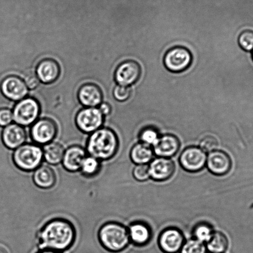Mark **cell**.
Instances as JSON below:
<instances>
[{"label":"cell","instance_id":"cell-23","mask_svg":"<svg viewBox=\"0 0 253 253\" xmlns=\"http://www.w3.org/2000/svg\"><path fill=\"white\" fill-rule=\"evenodd\" d=\"M43 159L46 163L56 166L61 163L65 149L59 142H51L42 147Z\"/></svg>","mask_w":253,"mask_h":253},{"label":"cell","instance_id":"cell-33","mask_svg":"<svg viewBox=\"0 0 253 253\" xmlns=\"http://www.w3.org/2000/svg\"><path fill=\"white\" fill-rule=\"evenodd\" d=\"M13 121V112L10 109L6 108L0 109V126H8Z\"/></svg>","mask_w":253,"mask_h":253},{"label":"cell","instance_id":"cell-18","mask_svg":"<svg viewBox=\"0 0 253 253\" xmlns=\"http://www.w3.org/2000/svg\"><path fill=\"white\" fill-rule=\"evenodd\" d=\"M79 101L87 107H95L101 104L103 94L101 89L95 84H84L78 90Z\"/></svg>","mask_w":253,"mask_h":253},{"label":"cell","instance_id":"cell-28","mask_svg":"<svg viewBox=\"0 0 253 253\" xmlns=\"http://www.w3.org/2000/svg\"><path fill=\"white\" fill-rule=\"evenodd\" d=\"M158 131L154 127H146L142 130L139 134L140 141L142 143L153 146L159 138Z\"/></svg>","mask_w":253,"mask_h":253},{"label":"cell","instance_id":"cell-1","mask_svg":"<svg viewBox=\"0 0 253 253\" xmlns=\"http://www.w3.org/2000/svg\"><path fill=\"white\" fill-rule=\"evenodd\" d=\"M76 231L72 223L65 218H53L44 224L37 233L40 250H49L62 252L75 242Z\"/></svg>","mask_w":253,"mask_h":253},{"label":"cell","instance_id":"cell-31","mask_svg":"<svg viewBox=\"0 0 253 253\" xmlns=\"http://www.w3.org/2000/svg\"><path fill=\"white\" fill-rule=\"evenodd\" d=\"M132 175L137 181H145L150 177L149 167L148 164L136 165L132 171Z\"/></svg>","mask_w":253,"mask_h":253},{"label":"cell","instance_id":"cell-27","mask_svg":"<svg viewBox=\"0 0 253 253\" xmlns=\"http://www.w3.org/2000/svg\"><path fill=\"white\" fill-rule=\"evenodd\" d=\"M180 253H207V248H206L205 243L200 242V241L191 238V239L186 240L183 245L180 252Z\"/></svg>","mask_w":253,"mask_h":253},{"label":"cell","instance_id":"cell-15","mask_svg":"<svg viewBox=\"0 0 253 253\" xmlns=\"http://www.w3.org/2000/svg\"><path fill=\"white\" fill-rule=\"evenodd\" d=\"M180 142L175 135L167 134L160 136L158 141L152 146L156 156L170 159L178 153Z\"/></svg>","mask_w":253,"mask_h":253},{"label":"cell","instance_id":"cell-7","mask_svg":"<svg viewBox=\"0 0 253 253\" xmlns=\"http://www.w3.org/2000/svg\"><path fill=\"white\" fill-rule=\"evenodd\" d=\"M104 115L99 109L87 107L78 112L76 117V124L84 133L91 134L104 124Z\"/></svg>","mask_w":253,"mask_h":253},{"label":"cell","instance_id":"cell-37","mask_svg":"<svg viewBox=\"0 0 253 253\" xmlns=\"http://www.w3.org/2000/svg\"><path fill=\"white\" fill-rule=\"evenodd\" d=\"M0 253H8V251L6 250V248L0 246Z\"/></svg>","mask_w":253,"mask_h":253},{"label":"cell","instance_id":"cell-9","mask_svg":"<svg viewBox=\"0 0 253 253\" xmlns=\"http://www.w3.org/2000/svg\"><path fill=\"white\" fill-rule=\"evenodd\" d=\"M58 127L55 122L50 119H42L31 127V137L35 144L46 145L53 142L57 135Z\"/></svg>","mask_w":253,"mask_h":253},{"label":"cell","instance_id":"cell-17","mask_svg":"<svg viewBox=\"0 0 253 253\" xmlns=\"http://www.w3.org/2000/svg\"><path fill=\"white\" fill-rule=\"evenodd\" d=\"M87 156L86 150L78 145H74L65 149L61 163L66 170L77 172L80 171L81 165Z\"/></svg>","mask_w":253,"mask_h":253},{"label":"cell","instance_id":"cell-19","mask_svg":"<svg viewBox=\"0 0 253 253\" xmlns=\"http://www.w3.org/2000/svg\"><path fill=\"white\" fill-rule=\"evenodd\" d=\"M60 71V66L56 61L46 58L38 64L36 75L42 83L48 84L58 80Z\"/></svg>","mask_w":253,"mask_h":253},{"label":"cell","instance_id":"cell-12","mask_svg":"<svg viewBox=\"0 0 253 253\" xmlns=\"http://www.w3.org/2000/svg\"><path fill=\"white\" fill-rule=\"evenodd\" d=\"M141 66L136 61H124L118 66L115 73V80L119 85L129 86L136 83L141 76Z\"/></svg>","mask_w":253,"mask_h":253},{"label":"cell","instance_id":"cell-36","mask_svg":"<svg viewBox=\"0 0 253 253\" xmlns=\"http://www.w3.org/2000/svg\"><path fill=\"white\" fill-rule=\"evenodd\" d=\"M38 253H61V252H55V251L49 250H40Z\"/></svg>","mask_w":253,"mask_h":253},{"label":"cell","instance_id":"cell-30","mask_svg":"<svg viewBox=\"0 0 253 253\" xmlns=\"http://www.w3.org/2000/svg\"><path fill=\"white\" fill-rule=\"evenodd\" d=\"M218 146L217 139L212 136H206L200 142V148L206 154L217 150Z\"/></svg>","mask_w":253,"mask_h":253},{"label":"cell","instance_id":"cell-4","mask_svg":"<svg viewBox=\"0 0 253 253\" xmlns=\"http://www.w3.org/2000/svg\"><path fill=\"white\" fill-rule=\"evenodd\" d=\"M43 150L38 144L25 143L14 150L13 161L17 168L23 171H33L41 166Z\"/></svg>","mask_w":253,"mask_h":253},{"label":"cell","instance_id":"cell-14","mask_svg":"<svg viewBox=\"0 0 253 253\" xmlns=\"http://www.w3.org/2000/svg\"><path fill=\"white\" fill-rule=\"evenodd\" d=\"M150 177L157 181L169 180L173 175L175 165L172 160L157 157L152 159L149 165Z\"/></svg>","mask_w":253,"mask_h":253},{"label":"cell","instance_id":"cell-8","mask_svg":"<svg viewBox=\"0 0 253 253\" xmlns=\"http://www.w3.org/2000/svg\"><path fill=\"white\" fill-rule=\"evenodd\" d=\"M207 154L200 147L190 146L184 149L179 162L184 170L188 172H198L206 166Z\"/></svg>","mask_w":253,"mask_h":253},{"label":"cell","instance_id":"cell-10","mask_svg":"<svg viewBox=\"0 0 253 253\" xmlns=\"http://www.w3.org/2000/svg\"><path fill=\"white\" fill-rule=\"evenodd\" d=\"M185 242L183 232L175 227L166 228L159 237V247L164 253L180 252Z\"/></svg>","mask_w":253,"mask_h":253},{"label":"cell","instance_id":"cell-32","mask_svg":"<svg viewBox=\"0 0 253 253\" xmlns=\"http://www.w3.org/2000/svg\"><path fill=\"white\" fill-rule=\"evenodd\" d=\"M130 95H131V89L128 86L118 85L114 89V96L118 101H126L129 99Z\"/></svg>","mask_w":253,"mask_h":253},{"label":"cell","instance_id":"cell-35","mask_svg":"<svg viewBox=\"0 0 253 253\" xmlns=\"http://www.w3.org/2000/svg\"><path fill=\"white\" fill-rule=\"evenodd\" d=\"M99 109L103 115H109L112 112L111 106L106 102L101 103Z\"/></svg>","mask_w":253,"mask_h":253},{"label":"cell","instance_id":"cell-2","mask_svg":"<svg viewBox=\"0 0 253 253\" xmlns=\"http://www.w3.org/2000/svg\"><path fill=\"white\" fill-rule=\"evenodd\" d=\"M119 148L116 133L107 127H100L90 134L86 142L87 153L100 161L113 158Z\"/></svg>","mask_w":253,"mask_h":253},{"label":"cell","instance_id":"cell-26","mask_svg":"<svg viewBox=\"0 0 253 253\" xmlns=\"http://www.w3.org/2000/svg\"><path fill=\"white\" fill-rule=\"evenodd\" d=\"M213 232H214V230L210 223H199L193 228V238L206 244L212 237Z\"/></svg>","mask_w":253,"mask_h":253},{"label":"cell","instance_id":"cell-6","mask_svg":"<svg viewBox=\"0 0 253 253\" xmlns=\"http://www.w3.org/2000/svg\"><path fill=\"white\" fill-rule=\"evenodd\" d=\"M192 60V55L187 48L175 46L167 51L164 63L167 70L171 72L180 73L190 67Z\"/></svg>","mask_w":253,"mask_h":253},{"label":"cell","instance_id":"cell-34","mask_svg":"<svg viewBox=\"0 0 253 253\" xmlns=\"http://www.w3.org/2000/svg\"><path fill=\"white\" fill-rule=\"evenodd\" d=\"M24 82L27 87L31 90L36 89L40 84V80L35 74H28L24 78Z\"/></svg>","mask_w":253,"mask_h":253},{"label":"cell","instance_id":"cell-25","mask_svg":"<svg viewBox=\"0 0 253 253\" xmlns=\"http://www.w3.org/2000/svg\"><path fill=\"white\" fill-rule=\"evenodd\" d=\"M101 169V161L91 156H87L84 159L80 171L85 177L91 178L99 174Z\"/></svg>","mask_w":253,"mask_h":253},{"label":"cell","instance_id":"cell-3","mask_svg":"<svg viewBox=\"0 0 253 253\" xmlns=\"http://www.w3.org/2000/svg\"><path fill=\"white\" fill-rule=\"evenodd\" d=\"M98 238L103 248L111 253L122 252L131 242L127 228L117 222L104 223L98 232Z\"/></svg>","mask_w":253,"mask_h":253},{"label":"cell","instance_id":"cell-20","mask_svg":"<svg viewBox=\"0 0 253 253\" xmlns=\"http://www.w3.org/2000/svg\"><path fill=\"white\" fill-rule=\"evenodd\" d=\"M130 242L137 247L148 244L152 238V230L147 223L135 222L129 225L128 228Z\"/></svg>","mask_w":253,"mask_h":253},{"label":"cell","instance_id":"cell-21","mask_svg":"<svg viewBox=\"0 0 253 253\" xmlns=\"http://www.w3.org/2000/svg\"><path fill=\"white\" fill-rule=\"evenodd\" d=\"M33 179L36 186L42 190H49L53 188L56 182L55 171L46 165H41L34 171Z\"/></svg>","mask_w":253,"mask_h":253},{"label":"cell","instance_id":"cell-29","mask_svg":"<svg viewBox=\"0 0 253 253\" xmlns=\"http://www.w3.org/2000/svg\"><path fill=\"white\" fill-rule=\"evenodd\" d=\"M238 43L244 50H253V31L247 30L241 33L238 38Z\"/></svg>","mask_w":253,"mask_h":253},{"label":"cell","instance_id":"cell-13","mask_svg":"<svg viewBox=\"0 0 253 253\" xmlns=\"http://www.w3.org/2000/svg\"><path fill=\"white\" fill-rule=\"evenodd\" d=\"M206 166L211 173L223 176L229 172L232 160L226 152L217 149L208 154Z\"/></svg>","mask_w":253,"mask_h":253},{"label":"cell","instance_id":"cell-22","mask_svg":"<svg viewBox=\"0 0 253 253\" xmlns=\"http://www.w3.org/2000/svg\"><path fill=\"white\" fill-rule=\"evenodd\" d=\"M154 153L152 147L139 142L132 147L130 158L136 165L148 164L154 159Z\"/></svg>","mask_w":253,"mask_h":253},{"label":"cell","instance_id":"cell-16","mask_svg":"<svg viewBox=\"0 0 253 253\" xmlns=\"http://www.w3.org/2000/svg\"><path fill=\"white\" fill-rule=\"evenodd\" d=\"M1 139L7 148L15 150L25 144L27 139L26 130L21 125L10 124L3 129Z\"/></svg>","mask_w":253,"mask_h":253},{"label":"cell","instance_id":"cell-11","mask_svg":"<svg viewBox=\"0 0 253 253\" xmlns=\"http://www.w3.org/2000/svg\"><path fill=\"white\" fill-rule=\"evenodd\" d=\"M0 87L4 96L13 101H20L28 94L25 82L16 76H9L4 78Z\"/></svg>","mask_w":253,"mask_h":253},{"label":"cell","instance_id":"cell-24","mask_svg":"<svg viewBox=\"0 0 253 253\" xmlns=\"http://www.w3.org/2000/svg\"><path fill=\"white\" fill-rule=\"evenodd\" d=\"M206 247L210 253H224L228 247V240L223 233L214 231L210 240L206 243Z\"/></svg>","mask_w":253,"mask_h":253},{"label":"cell","instance_id":"cell-5","mask_svg":"<svg viewBox=\"0 0 253 253\" xmlns=\"http://www.w3.org/2000/svg\"><path fill=\"white\" fill-rule=\"evenodd\" d=\"M40 112V105L35 99L24 98L17 103L14 108L13 120L22 126H28L36 122Z\"/></svg>","mask_w":253,"mask_h":253}]
</instances>
